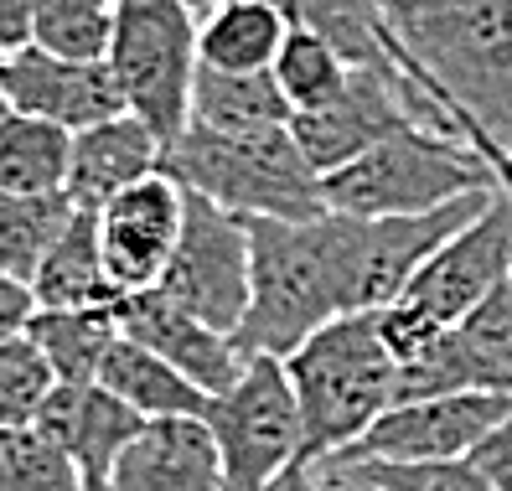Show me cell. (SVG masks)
Returning <instances> with one entry per match:
<instances>
[{
  "mask_svg": "<svg viewBox=\"0 0 512 491\" xmlns=\"http://www.w3.org/2000/svg\"><path fill=\"white\" fill-rule=\"evenodd\" d=\"M254 295L233 331L244 357H290L326 321L357 311V254L363 218L316 212V218H249Z\"/></svg>",
  "mask_w": 512,
  "mask_h": 491,
  "instance_id": "1",
  "label": "cell"
},
{
  "mask_svg": "<svg viewBox=\"0 0 512 491\" xmlns=\"http://www.w3.org/2000/svg\"><path fill=\"white\" fill-rule=\"evenodd\" d=\"M399 63L456 114L461 140L512 156V0H378Z\"/></svg>",
  "mask_w": 512,
  "mask_h": 491,
  "instance_id": "2",
  "label": "cell"
},
{
  "mask_svg": "<svg viewBox=\"0 0 512 491\" xmlns=\"http://www.w3.org/2000/svg\"><path fill=\"white\" fill-rule=\"evenodd\" d=\"M280 362L300 404V429H306L295 471H311L316 460L342 455L352 440L368 435V424L383 409H394L399 357L383 342L378 311H352V316L326 321Z\"/></svg>",
  "mask_w": 512,
  "mask_h": 491,
  "instance_id": "3",
  "label": "cell"
},
{
  "mask_svg": "<svg viewBox=\"0 0 512 491\" xmlns=\"http://www.w3.org/2000/svg\"><path fill=\"white\" fill-rule=\"evenodd\" d=\"M161 171L238 218H316L326 212L321 176L300 156L290 125L280 130H207L187 125L161 150Z\"/></svg>",
  "mask_w": 512,
  "mask_h": 491,
  "instance_id": "4",
  "label": "cell"
},
{
  "mask_svg": "<svg viewBox=\"0 0 512 491\" xmlns=\"http://www.w3.org/2000/svg\"><path fill=\"white\" fill-rule=\"evenodd\" d=\"M492 187L497 176L481 161V150L430 125H404L342 171L321 176L326 207L352 218H404V212H430Z\"/></svg>",
  "mask_w": 512,
  "mask_h": 491,
  "instance_id": "5",
  "label": "cell"
},
{
  "mask_svg": "<svg viewBox=\"0 0 512 491\" xmlns=\"http://www.w3.org/2000/svg\"><path fill=\"white\" fill-rule=\"evenodd\" d=\"M104 63L119 99L161 140H176L192 114L197 78V11L187 0H114Z\"/></svg>",
  "mask_w": 512,
  "mask_h": 491,
  "instance_id": "6",
  "label": "cell"
},
{
  "mask_svg": "<svg viewBox=\"0 0 512 491\" xmlns=\"http://www.w3.org/2000/svg\"><path fill=\"white\" fill-rule=\"evenodd\" d=\"M228 491H275L300 466V404L280 357H244V373L207 404Z\"/></svg>",
  "mask_w": 512,
  "mask_h": 491,
  "instance_id": "7",
  "label": "cell"
},
{
  "mask_svg": "<svg viewBox=\"0 0 512 491\" xmlns=\"http://www.w3.org/2000/svg\"><path fill=\"white\" fill-rule=\"evenodd\" d=\"M171 305H182L187 316L238 331L249 316V295H254V243H249V218L187 192V218L176 254L156 285Z\"/></svg>",
  "mask_w": 512,
  "mask_h": 491,
  "instance_id": "8",
  "label": "cell"
},
{
  "mask_svg": "<svg viewBox=\"0 0 512 491\" xmlns=\"http://www.w3.org/2000/svg\"><path fill=\"white\" fill-rule=\"evenodd\" d=\"M507 274H512V197L497 187V197L430 254V264L414 274L399 300L435 326H456L492 290L507 285Z\"/></svg>",
  "mask_w": 512,
  "mask_h": 491,
  "instance_id": "9",
  "label": "cell"
},
{
  "mask_svg": "<svg viewBox=\"0 0 512 491\" xmlns=\"http://www.w3.org/2000/svg\"><path fill=\"white\" fill-rule=\"evenodd\" d=\"M512 419L507 393H440L383 409L363 440L326 460H466L497 424ZM321 466V460H316Z\"/></svg>",
  "mask_w": 512,
  "mask_h": 491,
  "instance_id": "10",
  "label": "cell"
},
{
  "mask_svg": "<svg viewBox=\"0 0 512 491\" xmlns=\"http://www.w3.org/2000/svg\"><path fill=\"white\" fill-rule=\"evenodd\" d=\"M182 218H187V192L166 171H150L145 181H135L99 207V243L119 295L161 285L176 238H182Z\"/></svg>",
  "mask_w": 512,
  "mask_h": 491,
  "instance_id": "11",
  "label": "cell"
},
{
  "mask_svg": "<svg viewBox=\"0 0 512 491\" xmlns=\"http://www.w3.org/2000/svg\"><path fill=\"white\" fill-rule=\"evenodd\" d=\"M0 94L11 109L52 119L63 130H88L99 119L125 114L119 83L109 63H78V57H57L47 47H21L11 57H0Z\"/></svg>",
  "mask_w": 512,
  "mask_h": 491,
  "instance_id": "12",
  "label": "cell"
},
{
  "mask_svg": "<svg viewBox=\"0 0 512 491\" xmlns=\"http://www.w3.org/2000/svg\"><path fill=\"white\" fill-rule=\"evenodd\" d=\"M32 429H42L73 460L88 491H109V476L119 455L130 450V440L145 429V414H135L104 383H57Z\"/></svg>",
  "mask_w": 512,
  "mask_h": 491,
  "instance_id": "13",
  "label": "cell"
},
{
  "mask_svg": "<svg viewBox=\"0 0 512 491\" xmlns=\"http://www.w3.org/2000/svg\"><path fill=\"white\" fill-rule=\"evenodd\" d=\"M114 316H119V331L125 336H135V342L150 347V352H161L176 373H187L202 393H213V398L223 388H233V378L244 373V352H238L233 336L187 316L182 305H171L161 290L119 295Z\"/></svg>",
  "mask_w": 512,
  "mask_h": 491,
  "instance_id": "14",
  "label": "cell"
},
{
  "mask_svg": "<svg viewBox=\"0 0 512 491\" xmlns=\"http://www.w3.org/2000/svg\"><path fill=\"white\" fill-rule=\"evenodd\" d=\"M109 491H228L223 455L207 414L145 419V429L119 455Z\"/></svg>",
  "mask_w": 512,
  "mask_h": 491,
  "instance_id": "15",
  "label": "cell"
},
{
  "mask_svg": "<svg viewBox=\"0 0 512 491\" xmlns=\"http://www.w3.org/2000/svg\"><path fill=\"white\" fill-rule=\"evenodd\" d=\"M161 150H166V140L145 119H135L130 109L114 119H99V125L73 135V166H68L63 192L73 197V207L99 212L125 187L145 181L150 171H161Z\"/></svg>",
  "mask_w": 512,
  "mask_h": 491,
  "instance_id": "16",
  "label": "cell"
},
{
  "mask_svg": "<svg viewBox=\"0 0 512 491\" xmlns=\"http://www.w3.org/2000/svg\"><path fill=\"white\" fill-rule=\"evenodd\" d=\"M290 37V16L275 0H228L197 16V63L228 73H264Z\"/></svg>",
  "mask_w": 512,
  "mask_h": 491,
  "instance_id": "17",
  "label": "cell"
},
{
  "mask_svg": "<svg viewBox=\"0 0 512 491\" xmlns=\"http://www.w3.org/2000/svg\"><path fill=\"white\" fill-rule=\"evenodd\" d=\"M99 383L109 393H119L135 414L145 419H182V414H207V404H213V393H202L187 373H176V367L161 357L140 347L135 336L119 331V342L109 347L104 367H99Z\"/></svg>",
  "mask_w": 512,
  "mask_h": 491,
  "instance_id": "18",
  "label": "cell"
},
{
  "mask_svg": "<svg viewBox=\"0 0 512 491\" xmlns=\"http://www.w3.org/2000/svg\"><path fill=\"white\" fill-rule=\"evenodd\" d=\"M32 295L37 311H63V305H109L119 300L109 264H104V243H99V212H73L63 238L47 249L42 269L32 274Z\"/></svg>",
  "mask_w": 512,
  "mask_h": 491,
  "instance_id": "19",
  "label": "cell"
},
{
  "mask_svg": "<svg viewBox=\"0 0 512 491\" xmlns=\"http://www.w3.org/2000/svg\"><path fill=\"white\" fill-rule=\"evenodd\" d=\"M295 109L285 99V88L275 83V73H228V68H207L197 63L192 78V114L187 125H207V130H280L290 125Z\"/></svg>",
  "mask_w": 512,
  "mask_h": 491,
  "instance_id": "20",
  "label": "cell"
},
{
  "mask_svg": "<svg viewBox=\"0 0 512 491\" xmlns=\"http://www.w3.org/2000/svg\"><path fill=\"white\" fill-rule=\"evenodd\" d=\"M290 26L316 32L347 68H388L399 63L394 32L378 0H275Z\"/></svg>",
  "mask_w": 512,
  "mask_h": 491,
  "instance_id": "21",
  "label": "cell"
},
{
  "mask_svg": "<svg viewBox=\"0 0 512 491\" xmlns=\"http://www.w3.org/2000/svg\"><path fill=\"white\" fill-rule=\"evenodd\" d=\"M26 336L47 352L57 383H99V367L119 342V316L109 305H63V311H37Z\"/></svg>",
  "mask_w": 512,
  "mask_h": 491,
  "instance_id": "22",
  "label": "cell"
},
{
  "mask_svg": "<svg viewBox=\"0 0 512 491\" xmlns=\"http://www.w3.org/2000/svg\"><path fill=\"white\" fill-rule=\"evenodd\" d=\"M73 166V130L52 119L0 114V192H63Z\"/></svg>",
  "mask_w": 512,
  "mask_h": 491,
  "instance_id": "23",
  "label": "cell"
},
{
  "mask_svg": "<svg viewBox=\"0 0 512 491\" xmlns=\"http://www.w3.org/2000/svg\"><path fill=\"white\" fill-rule=\"evenodd\" d=\"M73 212L78 207L68 192H0V274L32 285V274L63 238Z\"/></svg>",
  "mask_w": 512,
  "mask_h": 491,
  "instance_id": "24",
  "label": "cell"
},
{
  "mask_svg": "<svg viewBox=\"0 0 512 491\" xmlns=\"http://www.w3.org/2000/svg\"><path fill=\"white\" fill-rule=\"evenodd\" d=\"M275 83L285 88V99H290V109L295 114H306V109H321V104H331L347 88V63L337 52H331L316 32H300V26H290V37H285V47H280V57H275Z\"/></svg>",
  "mask_w": 512,
  "mask_h": 491,
  "instance_id": "25",
  "label": "cell"
},
{
  "mask_svg": "<svg viewBox=\"0 0 512 491\" xmlns=\"http://www.w3.org/2000/svg\"><path fill=\"white\" fill-rule=\"evenodd\" d=\"M373 491H497L476 460H321Z\"/></svg>",
  "mask_w": 512,
  "mask_h": 491,
  "instance_id": "26",
  "label": "cell"
},
{
  "mask_svg": "<svg viewBox=\"0 0 512 491\" xmlns=\"http://www.w3.org/2000/svg\"><path fill=\"white\" fill-rule=\"evenodd\" d=\"M0 491H88L78 466L42 429H0Z\"/></svg>",
  "mask_w": 512,
  "mask_h": 491,
  "instance_id": "27",
  "label": "cell"
},
{
  "mask_svg": "<svg viewBox=\"0 0 512 491\" xmlns=\"http://www.w3.org/2000/svg\"><path fill=\"white\" fill-rule=\"evenodd\" d=\"M52 388H57V373H52L47 352L26 331L6 336V342H0V429L37 424Z\"/></svg>",
  "mask_w": 512,
  "mask_h": 491,
  "instance_id": "28",
  "label": "cell"
},
{
  "mask_svg": "<svg viewBox=\"0 0 512 491\" xmlns=\"http://www.w3.org/2000/svg\"><path fill=\"white\" fill-rule=\"evenodd\" d=\"M456 336L466 342L487 393L512 398V290L502 285V290H492L487 300H481L476 311H466L456 321Z\"/></svg>",
  "mask_w": 512,
  "mask_h": 491,
  "instance_id": "29",
  "label": "cell"
},
{
  "mask_svg": "<svg viewBox=\"0 0 512 491\" xmlns=\"http://www.w3.org/2000/svg\"><path fill=\"white\" fill-rule=\"evenodd\" d=\"M471 460H476V471L487 476L497 491H512V419L497 424L492 435L471 450Z\"/></svg>",
  "mask_w": 512,
  "mask_h": 491,
  "instance_id": "30",
  "label": "cell"
},
{
  "mask_svg": "<svg viewBox=\"0 0 512 491\" xmlns=\"http://www.w3.org/2000/svg\"><path fill=\"white\" fill-rule=\"evenodd\" d=\"M37 316V295L26 280H16V274H0V342L6 336H21L26 326H32Z\"/></svg>",
  "mask_w": 512,
  "mask_h": 491,
  "instance_id": "31",
  "label": "cell"
},
{
  "mask_svg": "<svg viewBox=\"0 0 512 491\" xmlns=\"http://www.w3.org/2000/svg\"><path fill=\"white\" fill-rule=\"evenodd\" d=\"M37 42V0H0V57Z\"/></svg>",
  "mask_w": 512,
  "mask_h": 491,
  "instance_id": "32",
  "label": "cell"
},
{
  "mask_svg": "<svg viewBox=\"0 0 512 491\" xmlns=\"http://www.w3.org/2000/svg\"><path fill=\"white\" fill-rule=\"evenodd\" d=\"M275 491H373V486L352 481V476L331 471V466H311V471H295V476H285Z\"/></svg>",
  "mask_w": 512,
  "mask_h": 491,
  "instance_id": "33",
  "label": "cell"
},
{
  "mask_svg": "<svg viewBox=\"0 0 512 491\" xmlns=\"http://www.w3.org/2000/svg\"><path fill=\"white\" fill-rule=\"evenodd\" d=\"M476 150H481V161H487L492 166V176H497V187L512 197V156H507V150H497L492 140H471Z\"/></svg>",
  "mask_w": 512,
  "mask_h": 491,
  "instance_id": "34",
  "label": "cell"
},
{
  "mask_svg": "<svg viewBox=\"0 0 512 491\" xmlns=\"http://www.w3.org/2000/svg\"><path fill=\"white\" fill-rule=\"evenodd\" d=\"M187 6H192L197 16H207V11H218V6H228V0H187Z\"/></svg>",
  "mask_w": 512,
  "mask_h": 491,
  "instance_id": "35",
  "label": "cell"
},
{
  "mask_svg": "<svg viewBox=\"0 0 512 491\" xmlns=\"http://www.w3.org/2000/svg\"><path fill=\"white\" fill-rule=\"evenodd\" d=\"M6 109H11V104H6V94H0V114H6Z\"/></svg>",
  "mask_w": 512,
  "mask_h": 491,
  "instance_id": "36",
  "label": "cell"
},
{
  "mask_svg": "<svg viewBox=\"0 0 512 491\" xmlns=\"http://www.w3.org/2000/svg\"><path fill=\"white\" fill-rule=\"evenodd\" d=\"M507 290H512V274H507Z\"/></svg>",
  "mask_w": 512,
  "mask_h": 491,
  "instance_id": "37",
  "label": "cell"
}]
</instances>
